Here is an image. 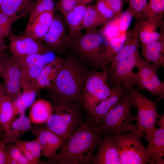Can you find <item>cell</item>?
<instances>
[{"mask_svg": "<svg viewBox=\"0 0 164 164\" xmlns=\"http://www.w3.org/2000/svg\"><path fill=\"white\" fill-rule=\"evenodd\" d=\"M97 152L93 156V164H121L115 138L112 134L103 133Z\"/></svg>", "mask_w": 164, "mask_h": 164, "instance_id": "cell-14", "label": "cell"}, {"mask_svg": "<svg viewBox=\"0 0 164 164\" xmlns=\"http://www.w3.org/2000/svg\"><path fill=\"white\" fill-rule=\"evenodd\" d=\"M18 114L14 101L4 94L0 97V130L3 133L8 129Z\"/></svg>", "mask_w": 164, "mask_h": 164, "instance_id": "cell-28", "label": "cell"}, {"mask_svg": "<svg viewBox=\"0 0 164 164\" xmlns=\"http://www.w3.org/2000/svg\"><path fill=\"white\" fill-rule=\"evenodd\" d=\"M114 12L115 17H118L122 12L123 0H105Z\"/></svg>", "mask_w": 164, "mask_h": 164, "instance_id": "cell-42", "label": "cell"}, {"mask_svg": "<svg viewBox=\"0 0 164 164\" xmlns=\"http://www.w3.org/2000/svg\"><path fill=\"white\" fill-rule=\"evenodd\" d=\"M54 10L40 13L32 21L28 22L25 35L40 39L47 32L52 22Z\"/></svg>", "mask_w": 164, "mask_h": 164, "instance_id": "cell-22", "label": "cell"}, {"mask_svg": "<svg viewBox=\"0 0 164 164\" xmlns=\"http://www.w3.org/2000/svg\"><path fill=\"white\" fill-rule=\"evenodd\" d=\"M86 6L82 3L64 16L69 35L73 41L81 35L82 24Z\"/></svg>", "mask_w": 164, "mask_h": 164, "instance_id": "cell-27", "label": "cell"}, {"mask_svg": "<svg viewBox=\"0 0 164 164\" xmlns=\"http://www.w3.org/2000/svg\"><path fill=\"white\" fill-rule=\"evenodd\" d=\"M53 113L43 127L66 140L83 121L80 103L60 99L50 102Z\"/></svg>", "mask_w": 164, "mask_h": 164, "instance_id": "cell-3", "label": "cell"}, {"mask_svg": "<svg viewBox=\"0 0 164 164\" xmlns=\"http://www.w3.org/2000/svg\"><path fill=\"white\" fill-rule=\"evenodd\" d=\"M5 94V89L2 84L0 82V97Z\"/></svg>", "mask_w": 164, "mask_h": 164, "instance_id": "cell-45", "label": "cell"}, {"mask_svg": "<svg viewBox=\"0 0 164 164\" xmlns=\"http://www.w3.org/2000/svg\"><path fill=\"white\" fill-rule=\"evenodd\" d=\"M34 0H4L0 4V12L20 18L29 13Z\"/></svg>", "mask_w": 164, "mask_h": 164, "instance_id": "cell-29", "label": "cell"}, {"mask_svg": "<svg viewBox=\"0 0 164 164\" xmlns=\"http://www.w3.org/2000/svg\"><path fill=\"white\" fill-rule=\"evenodd\" d=\"M162 16H158L147 20L140 19L137 22L139 32V40L145 45L156 41L164 37V30L159 34L157 29L163 24Z\"/></svg>", "mask_w": 164, "mask_h": 164, "instance_id": "cell-19", "label": "cell"}, {"mask_svg": "<svg viewBox=\"0 0 164 164\" xmlns=\"http://www.w3.org/2000/svg\"><path fill=\"white\" fill-rule=\"evenodd\" d=\"M118 17H115L108 22L99 30L107 42L112 39L122 34L120 33L122 32L120 30L118 26Z\"/></svg>", "mask_w": 164, "mask_h": 164, "instance_id": "cell-35", "label": "cell"}, {"mask_svg": "<svg viewBox=\"0 0 164 164\" xmlns=\"http://www.w3.org/2000/svg\"><path fill=\"white\" fill-rule=\"evenodd\" d=\"M103 135L100 126L90 118L63 142L56 157L47 164L90 163Z\"/></svg>", "mask_w": 164, "mask_h": 164, "instance_id": "cell-1", "label": "cell"}, {"mask_svg": "<svg viewBox=\"0 0 164 164\" xmlns=\"http://www.w3.org/2000/svg\"><path fill=\"white\" fill-rule=\"evenodd\" d=\"M81 3L85 4L86 3H90L94 0H80Z\"/></svg>", "mask_w": 164, "mask_h": 164, "instance_id": "cell-46", "label": "cell"}, {"mask_svg": "<svg viewBox=\"0 0 164 164\" xmlns=\"http://www.w3.org/2000/svg\"><path fill=\"white\" fill-rule=\"evenodd\" d=\"M107 72L93 69L87 74L80 101L82 107L90 115L100 103L111 94Z\"/></svg>", "mask_w": 164, "mask_h": 164, "instance_id": "cell-7", "label": "cell"}, {"mask_svg": "<svg viewBox=\"0 0 164 164\" xmlns=\"http://www.w3.org/2000/svg\"><path fill=\"white\" fill-rule=\"evenodd\" d=\"M135 16V13L128 7L121 12L118 18V26L121 32H126Z\"/></svg>", "mask_w": 164, "mask_h": 164, "instance_id": "cell-39", "label": "cell"}, {"mask_svg": "<svg viewBox=\"0 0 164 164\" xmlns=\"http://www.w3.org/2000/svg\"><path fill=\"white\" fill-rule=\"evenodd\" d=\"M132 101L127 92L117 104L105 116L99 125L103 133L121 134L138 132L131 122L136 120V116L131 113Z\"/></svg>", "mask_w": 164, "mask_h": 164, "instance_id": "cell-5", "label": "cell"}, {"mask_svg": "<svg viewBox=\"0 0 164 164\" xmlns=\"http://www.w3.org/2000/svg\"><path fill=\"white\" fill-rule=\"evenodd\" d=\"M96 7L100 16L106 22L115 17L114 12L105 0H97Z\"/></svg>", "mask_w": 164, "mask_h": 164, "instance_id": "cell-38", "label": "cell"}, {"mask_svg": "<svg viewBox=\"0 0 164 164\" xmlns=\"http://www.w3.org/2000/svg\"><path fill=\"white\" fill-rule=\"evenodd\" d=\"M149 1L148 4L149 19L162 16L164 11V0Z\"/></svg>", "mask_w": 164, "mask_h": 164, "instance_id": "cell-40", "label": "cell"}, {"mask_svg": "<svg viewBox=\"0 0 164 164\" xmlns=\"http://www.w3.org/2000/svg\"><path fill=\"white\" fill-rule=\"evenodd\" d=\"M4 0H0V4L4 1Z\"/></svg>", "mask_w": 164, "mask_h": 164, "instance_id": "cell-49", "label": "cell"}, {"mask_svg": "<svg viewBox=\"0 0 164 164\" xmlns=\"http://www.w3.org/2000/svg\"><path fill=\"white\" fill-rule=\"evenodd\" d=\"M6 48L4 38L0 37V53L3 52Z\"/></svg>", "mask_w": 164, "mask_h": 164, "instance_id": "cell-44", "label": "cell"}, {"mask_svg": "<svg viewBox=\"0 0 164 164\" xmlns=\"http://www.w3.org/2000/svg\"><path fill=\"white\" fill-rule=\"evenodd\" d=\"M0 164H9L5 150V143L3 140H0Z\"/></svg>", "mask_w": 164, "mask_h": 164, "instance_id": "cell-43", "label": "cell"}, {"mask_svg": "<svg viewBox=\"0 0 164 164\" xmlns=\"http://www.w3.org/2000/svg\"><path fill=\"white\" fill-rule=\"evenodd\" d=\"M22 91L14 101L18 114L25 113L26 110L35 101L39 94V89L32 82L24 80L22 84Z\"/></svg>", "mask_w": 164, "mask_h": 164, "instance_id": "cell-24", "label": "cell"}, {"mask_svg": "<svg viewBox=\"0 0 164 164\" xmlns=\"http://www.w3.org/2000/svg\"><path fill=\"white\" fill-rule=\"evenodd\" d=\"M40 39L50 52L60 55L66 53L73 44L64 17L57 14H54L47 32Z\"/></svg>", "mask_w": 164, "mask_h": 164, "instance_id": "cell-9", "label": "cell"}, {"mask_svg": "<svg viewBox=\"0 0 164 164\" xmlns=\"http://www.w3.org/2000/svg\"><path fill=\"white\" fill-rule=\"evenodd\" d=\"M106 23L98 13L96 5H90L86 7L82 24V29H95Z\"/></svg>", "mask_w": 164, "mask_h": 164, "instance_id": "cell-31", "label": "cell"}, {"mask_svg": "<svg viewBox=\"0 0 164 164\" xmlns=\"http://www.w3.org/2000/svg\"><path fill=\"white\" fill-rule=\"evenodd\" d=\"M64 60L58 56L45 64L33 83L39 89L51 88L61 70Z\"/></svg>", "mask_w": 164, "mask_h": 164, "instance_id": "cell-20", "label": "cell"}, {"mask_svg": "<svg viewBox=\"0 0 164 164\" xmlns=\"http://www.w3.org/2000/svg\"><path fill=\"white\" fill-rule=\"evenodd\" d=\"M83 63L73 52L67 55L53 86L49 89L51 101L63 99L80 103L88 73Z\"/></svg>", "mask_w": 164, "mask_h": 164, "instance_id": "cell-2", "label": "cell"}, {"mask_svg": "<svg viewBox=\"0 0 164 164\" xmlns=\"http://www.w3.org/2000/svg\"><path fill=\"white\" fill-rule=\"evenodd\" d=\"M29 117L25 113L21 114L11 123L9 128L3 133V141L5 143H14L20 140L27 132L33 128Z\"/></svg>", "mask_w": 164, "mask_h": 164, "instance_id": "cell-21", "label": "cell"}, {"mask_svg": "<svg viewBox=\"0 0 164 164\" xmlns=\"http://www.w3.org/2000/svg\"><path fill=\"white\" fill-rule=\"evenodd\" d=\"M139 29L137 22L133 28L127 32V39L124 45L120 51L112 58L110 67L139 51Z\"/></svg>", "mask_w": 164, "mask_h": 164, "instance_id": "cell-23", "label": "cell"}, {"mask_svg": "<svg viewBox=\"0 0 164 164\" xmlns=\"http://www.w3.org/2000/svg\"><path fill=\"white\" fill-rule=\"evenodd\" d=\"M138 69L135 85L140 90H145L160 99L164 97V82L160 81L157 74L159 66L149 63L141 57L135 67Z\"/></svg>", "mask_w": 164, "mask_h": 164, "instance_id": "cell-11", "label": "cell"}, {"mask_svg": "<svg viewBox=\"0 0 164 164\" xmlns=\"http://www.w3.org/2000/svg\"><path fill=\"white\" fill-rule=\"evenodd\" d=\"M82 3L80 0H59L57 7L64 16Z\"/></svg>", "mask_w": 164, "mask_h": 164, "instance_id": "cell-41", "label": "cell"}, {"mask_svg": "<svg viewBox=\"0 0 164 164\" xmlns=\"http://www.w3.org/2000/svg\"><path fill=\"white\" fill-rule=\"evenodd\" d=\"M9 48L13 58L34 54H43L50 51L40 39L25 35H11Z\"/></svg>", "mask_w": 164, "mask_h": 164, "instance_id": "cell-13", "label": "cell"}, {"mask_svg": "<svg viewBox=\"0 0 164 164\" xmlns=\"http://www.w3.org/2000/svg\"><path fill=\"white\" fill-rule=\"evenodd\" d=\"M9 164H32L14 143H5Z\"/></svg>", "mask_w": 164, "mask_h": 164, "instance_id": "cell-33", "label": "cell"}, {"mask_svg": "<svg viewBox=\"0 0 164 164\" xmlns=\"http://www.w3.org/2000/svg\"><path fill=\"white\" fill-rule=\"evenodd\" d=\"M121 164H145L149 162L142 136L134 132L113 134Z\"/></svg>", "mask_w": 164, "mask_h": 164, "instance_id": "cell-8", "label": "cell"}, {"mask_svg": "<svg viewBox=\"0 0 164 164\" xmlns=\"http://www.w3.org/2000/svg\"><path fill=\"white\" fill-rule=\"evenodd\" d=\"M31 131L40 145L42 155L49 160L54 158L57 154L56 151L62 144L63 140L50 131L37 125H34Z\"/></svg>", "mask_w": 164, "mask_h": 164, "instance_id": "cell-15", "label": "cell"}, {"mask_svg": "<svg viewBox=\"0 0 164 164\" xmlns=\"http://www.w3.org/2000/svg\"><path fill=\"white\" fill-rule=\"evenodd\" d=\"M1 66L0 63V75L1 74Z\"/></svg>", "mask_w": 164, "mask_h": 164, "instance_id": "cell-48", "label": "cell"}, {"mask_svg": "<svg viewBox=\"0 0 164 164\" xmlns=\"http://www.w3.org/2000/svg\"><path fill=\"white\" fill-rule=\"evenodd\" d=\"M3 140V133L0 130V140Z\"/></svg>", "mask_w": 164, "mask_h": 164, "instance_id": "cell-47", "label": "cell"}, {"mask_svg": "<svg viewBox=\"0 0 164 164\" xmlns=\"http://www.w3.org/2000/svg\"><path fill=\"white\" fill-rule=\"evenodd\" d=\"M127 39V32L109 41L105 47V55L108 63H110L123 48Z\"/></svg>", "mask_w": 164, "mask_h": 164, "instance_id": "cell-32", "label": "cell"}, {"mask_svg": "<svg viewBox=\"0 0 164 164\" xmlns=\"http://www.w3.org/2000/svg\"><path fill=\"white\" fill-rule=\"evenodd\" d=\"M141 57L138 51L109 67L107 70L108 80L114 85H120L126 90L133 87L136 84L137 73L132 70Z\"/></svg>", "mask_w": 164, "mask_h": 164, "instance_id": "cell-12", "label": "cell"}, {"mask_svg": "<svg viewBox=\"0 0 164 164\" xmlns=\"http://www.w3.org/2000/svg\"><path fill=\"white\" fill-rule=\"evenodd\" d=\"M14 144L32 164L39 163L42 150L36 138L30 141L20 140Z\"/></svg>", "mask_w": 164, "mask_h": 164, "instance_id": "cell-30", "label": "cell"}, {"mask_svg": "<svg viewBox=\"0 0 164 164\" xmlns=\"http://www.w3.org/2000/svg\"><path fill=\"white\" fill-rule=\"evenodd\" d=\"M110 95L98 104L90 115V118L99 125L105 116L118 102L127 92V90L120 85H114L111 88Z\"/></svg>", "mask_w": 164, "mask_h": 164, "instance_id": "cell-17", "label": "cell"}, {"mask_svg": "<svg viewBox=\"0 0 164 164\" xmlns=\"http://www.w3.org/2000/svg\"><path fill=\"white\" fill-rule=\"evenodd\" d=\"M53 0H34L31 5L28 22L32 21L40 13L45 11L54 10Z\"/></svg>", "mask_w": 164, "mask_h": 164, "instance_id": "cell-34", "label": "cell"}, {"mask_svg": "<svg viewBox=\"0 0 164 164\" xmlns=\"http://www.w3.org/2000/svg\"><path fill=\"white\" fill-rule=\"evenodd\" d=\"M127 90L132 101L133 107H136L137 110L135 125L137 131L146 139L152 135L157 128L155 125L160 116L157 106L161 99L158 98L155 101L151 100L133 87Z\"/></svg>", "mask_w": 164, "mask_h": 164, "instance_id": "cell-6", "label": "cell"}, {"mask_svg": "<svg viewBox=\"0 0 164 164\" xmlns=\"http://www.w3.org/2000/svg\"><path fill=\"white\" fill-rule=\"evenodd\" d=\"M24 80L34 82L45 64L42 54H34L13 58Z\"/></svg>", "mask_w": 164, "mask_h": 164, "instance_id": "cell-16", "label": "cell"}, {"mask_svg": "<svg viewBox=\"0 0 164 164\" xmlns=\"http://www.w3.org/2000/svg\"><path fill=\"white\" fill-rule=\"evenodd\" d=\"M142 54L147 62L164 67V37L147 44H141Z\"/></svg>", "mask_w": 164, "mask_h": 164, "instance_id": "cell-26", "label": "cell"}, {"mask_svg": "<svg viewBox=\"0 0 164 164\" xmlns=\"http://www.w3.org/2000/svg\"><path fill=\"white\" fill-rule=\"evenodd\" d=\"M19 19L0 12V37L4 38L9 35L12 25Z\"/></svg>", "mask_w": 164, "mask_h": 164, "instance_id": "cell-37", "label": "cell"}, {"mask_svg": "<svg viewBox=\"0 0 164 164\" xmlns=\"http://www.w3.org/2000/svg\"><path fill=\"white\" fill-rule=\"evenodd\" d=\"M148 0H123V1L128 3V8L135 13V17L138 19H141L145 16L149 19Z\"/></svg>", "mask_w": 164, "mask_h": 164, "instance_id": "cell-36", "label": "cell"}, {"mask_svg": "<svg viewBox=\"0 0 164 164\" xmlns=\"http://www.w3.org/2000/svg\"><path fill=\"white\" fill-rule=\"evenodd\" d=\"M103 38L99 31L88 30L73 42L70 48L73 52L84 63L106 71L108 63L105 55Z\"/></svg>", "mask_w": 164, "mask_h": 164, "instance_id": "cell-4", "label": "cell"}, {"mask_svg": "<svg viewBox=\"0 0 164 164\" xmlns=\"http://www.w3.org/2000/svg\"><path fill=\"white\" fill-rule=\"evenodd\" d=\"M1 74L5 89V94L13 101L22 93L21 89L24 80L14 60L4 52L0 53Z\"/></svg>", "mask_w": 164, "mask_h": 164, "instance_id": "cell-10", "label": "cell"}, {"mask_svg": "<svg viewBox=\"0 0 164 164\" xmlns=\"http://www.w3.org/2000/svg\"><path fill=\"white\" fill-rule=\"evenodd\" d=\"M53 113L50 102L44 99H39L30 106L29 118L35 125L46 123Z\"/></svg>", "mask_w": 164, "mask_h": 164, "instance_id": "cell-25", "label": "cell"}, {"mask_svg": "<svg viewBox=\"0 0 164 164\" xmlns=\"http://www.w3.org/2000/svg\"><path fill=\"white\" fill-rule=\"evenodd\" d=\"M154 133L146 139L149 142L146 156L150 164L164 163V125L159 126Z\"/></svg>", "mask_w": 164, "mask_h": 164, "instance_id": "cell-18", "label": "cell"}]
</instances>
